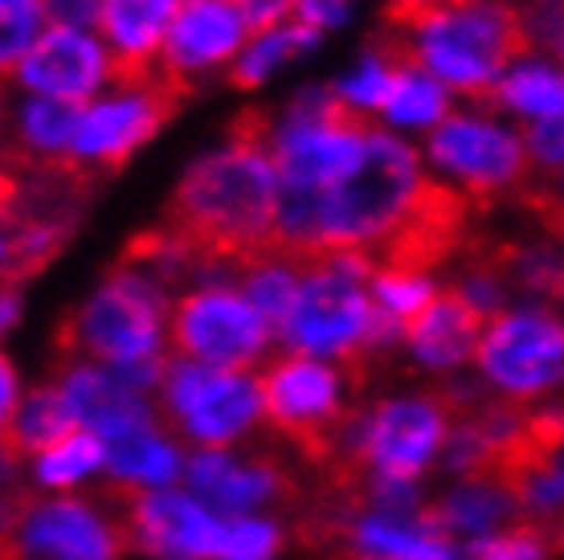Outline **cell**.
<instances>
[{
	"label": "cell",
	"mask_w": 564,
	"mask_h": 560,
	"mask_svg": "<svg viewBox=\"0 0 564 560\" xmlns=\"http://www.w3.org/2000/svg\"><path fill=\"white\" fill-rule=\"evenodd\" d=\"M279 164L262 115H246L217 152L200 155L176 184L169 229L221 258H254L274 246Z\"/></svg>",
	"instance_id": "1"
},
{
	"label": "cell",
	"mask_w": 564,
	"mask_h": 560,
	"mask_svg": "<svg viewBox=\"0 0 564 560\" xmlns=\"http://www.w3.org/2000/svg\"><path fill=\"white\" fill-rule=\"evenodd\" d=\"M176 294L135 262H119L66 320L62 344L78 360L115 368L140 389L155 392L172 360Z\"/></svg>",
	"instance_id": "2"
},
{
	"label": "cell",
	"mask_w": 564,
	"mask_h": 560,
	"mask_svg": "<svg viewBox=\"0 0 564 560\" xmlns=\"http://www.w3.org/2000/svg\"><path fill=\"white\" fill-rule=\"evenodd\" d=\"M372 270L365 254L307 258L295 311L279 332V352L315 356L327 365H352L381 348V315L372 303Z\"/></svg>",
	"instance_id": "3"
},
{
	"label": "cell",
	"mask_w": 564,
	"mask_h": 560,
	"mask_svg": "<svg viewBox=\"0 0 564 560\" xmlns=\"http://www.w3.org/2000/svg\"><path fill=\"white\" fill-rule=\"evenodd\" d=\"M454 418V406L437 392H389L352 409L332 442L365 478L430 483L442 471Z\"/></svg>",
	"instance_id": "4"
},
{
	"label": "cell",
	"mask_w": 564,
	"mask_h": 560,
	"mask_svg": "<svg viewBox=\"0 0 564 560\" xmlns=\"http://www.w3.org/2000/svg\"><path fill=\"white\" fill-rule=\"evenodd\" d=\"M532 45L523 17L503 0H458L410 25V54L437 83L491 90L511 71V57Z\"/></svg>",
	"instance_id": "5"
},
{
	"label": "cell",
	"mask_w": 564,
	"mask_h": 560,
	"mask_svg": "<svg viewBox=\"0 0 564 560\" xmlns=\"http://www.w3.org/2000/svg\"><path fill=\"white\" fill-rule=\"evenodd\" d=\"M470 377L491 401L523 413L564 397V315L552 303H511L487 320Z\"/></svg>",
	"instance_id": "6"
},
{
	"label": "cell",
	"mask_w": 564,
	"mask_h": 560,
	"mask_svg": "<svg viewBox=\"0 0 564 560\" xmlns=\"http://www.w3.org/2000/svg\"><path fill=\"white\" fill-rule=\"evenodd\" d=\"M160 413L188 450L250 446L267 426L262 380L258 373L213 368L200 360L172 356L155 389Z\"/></svg>",
	"instance_id": "7"
},
{
	"label": "cell",
	"mask_w": 564,
	"mask_h": 560,
	"mask_svg": "<svg viewBox=\"0 0 564 560\" xmlns=\"http://www.w3.org/2000/svg\"><path fill=\"white\" fill-rule=\"evenodd\" d=\"M372 127L336 90H307L270 131V155L279 164V184L324 193L352 176L368 155Z\"/></svg>",
	"instance_id": "8"
},
{
	"label": "cell",
	"mask_w": 564,
	"mask_h": 560,
	"mask_svg": "<svg viewBox=\"0 0 564 560\" xmlns=\"http://www.w3.org/2000/svg\"><path fill=\"white\" fill-rule=\"evenodd\" d=\"M9 560H123L131 552L123 507L90 495L21 491L4 516Z\"/></svg>",
	"instance_id": "9"
},
{
	"label": "cell",
	"mask_w": 564,
	"mask_h": 560,
	"mask_svg": "<svg viewBox=\"0 0 564 560\" xmlns=\"http://www.w3.org/2000/svg\"><path fill=\"white\" fill-rule=\"evenodd\" d=\"M172 356L213 368L262 373L279 356V332L246 299L238 282H200L176 294L172 308Z\"/></svg>",
	"instance_id": "10"
},
{
	"label": "cell",
	"mask_w": 564,
	"mask_h": 560,
	"mask_svg": "<svg viewBox=\"0 0 564 560\" xmlns=\"http://www.w3.org/2000/svg\"><path fill=\"white\" fill-rule=\"evenodd\" d=\"M184 95V83L172 78L164 62H152L143 71L115 74V90L107 98L86 103L74 131V164L115 169L128 160L155 127L164 123Z\"/></svg>",
	"instance_id": "11"
},
{
	"label": "cell",
	"mask_w": 564,
	"mask_h": 560,
	"mask_svg": "<svg viewBox=\"0 0 564 560\" xmlns=\"http://www.w3.org/2000/svg\"><path fill=\"white\" fill-rule=\"evenodd\" d=\"M262 406L267 426L291 442H324L336 438L344 418L352 413V385L344 365H327L315 356L279 352L262 373Z\"/></svg>",
	"instance_id": "12"
},
{
	"label": "cell",
	"mask_w": 564,
	"mask_h": 560,
	"mask_svg": "<svg viewBox=\"0 0 564 560\" xmlns=\"http://www.w3.org/2000/svg\"><path fill=\"white\" fill-rule=\"evenodd\" d=\"M128 545L143 560H217L226 516L184 487L123 499Z\"/></svg>",
	"instance_id": "13"
},
{
	"label": "cell",
	"mask_w": 564,
	"mask_h": 560,
	"mask_svg": "<svg viewBox=\"0 0 564 560\" xmlns=\"http://www.w3.org/2000/svg\"><path fill=\"white\" fill-rule=\"evenodd\" d=\"M184 487L226 519L267 516L286 499V471L254 446L193 450Z\"/></svg>",
	"instance_id": "14"
},
{
	"label": "cell",
	"mask_w": 564,
	"mask_h": 560,
	"mask_svg": "<svg viewBox=\"0 0 564 560\" xmlns=\"http://www.w3.org/2000/svg\"><path fill=\"white\" fill-rule=\"evenodd\" d=\"M430 160L470 189H508L523 176L528 143L487 115H446L430 131Z\"/></svg>",
	"instance_id": "15"
},
{
	"label": "cell",
	"mask_w": 564,
	"mask_h": 560,
	"mask_svg": "<svg viewBox=\"0 0 564 560\" xmlns=\"http://www.w3.org/2000/svg\"><path fill=\"white\" fill-rule=\"evenodd\" d=\"M57 385L70 401V413L78 421V430L95 434L107 446L115 438H128L143 426L164 421L155 392L140 389L135 380H128L115 368H102L95 360H78L70 356L66 365L57 368Z\"/></svg>",
	"instance_id": "16"
},
{
	"label": "cell",
	"mask_w": 564,
	"mask_h": 560,
	"mask_svg": "<svg viewBox=\"0 0 564 560\" xmlns=\"http://www.w3.org/2000/svg\"><path fill=\"white\" fill-rule=\"evenodd\" d=\"M13 74L29 95L86 107V98L99 95V86L111 78V57L90 29L50 25L42 42L17 62Z\"/></svg>",
	"instance_id": "17"
},
{
	"label": "cell",
	"mask_w": 564,
	"mask_h": 560,
	"mask_svg": "<svg viewBox=\"0 0 564 560\" xmlns=\"http://www.w3.org/2000/svg\"><path fill=\"white\" fill-rule=\"evenodd\" d=\"M348 560H466V548L437 528L430 511H381L360 504L344 519Z\"/></svg>",
	"instance_id": "18"
},
{
	"label": "cell",
	"mask_w": 564,
	"mask_h": 560,
	"mask_svg": "<svg viewBox=\"0 0 564 560\" xmlns=\"http://www.w3.org/2000/svg\"><path fill=\"white\" fill-rule=\"evenodd\" d=\"M532 442V418L503 401H482L475 409H463L454 418L442 475H487V471H508Z\"/></svg>",
	"instance_id": "19"
},
{
	"label": "cell",
	"mask_w": 564,
	"mask_h": 560,
	"mask_svg": "<svg viewBox=\"0 0 564 560\" xmlns=\"http://www.w3.org/2000/svg\"><path fill=\"white\" fill-rule=\"evenodd\" d=\"M430 519L454 545L475 548L487 536L503 532L511 524H520V504L511 491L508 471H487V475H458L446 478L430 495Z\"/></svg>",
	"instance_id": "20"
},
{
	"label": "cell",
	"mask_w": 564,
	"mask_h": 560,
	"mask_svg": "<svg viewBox=\"0 0 564 560\" xmlns=\"http://www.w3.org/2000/svg\"><path fill=\"white\" fill-rule=\"evenodd\" d=\"M482 320L475 308H466L454 291H442L437 303L425 311L422 320L410 323L405 332V356L417 373H430V377H463L475 368V356H479V340H482Z\"/></svg>",
	"instance_id": "21"
},
{
	"label": "cell",
	"mask_w": 564,
	"mask_h": 560,
	"mask_svg": "<svg viewBox=\"0 0 564 560\" xmlns=\"http://www.w3.org/2000/svg\"><path fill=\"white\" fill-rule=\"evenodd\" d=\"M246 17L234 0H184L181 17L172 25L160 62L169 66L172 78H188L197 71H209L217 62L246 50Z\"/></svg>",
	"instance_id": "22"
},
{
	"label": "cell",
	"mask_w": 564,
	"mask_h": 560,
	"mask_svg": "<svg viewBox=\"0 0 564 560\" xmlns=\"http://www.w3.org/2000/svg\"><path fill=\"white\" fill-rule=\"evenodd\" d=\"M188 454L193 450L172 434L169 421L143 426L135 434L107 442V487L123 499L181 487L188 475Z\"/></svg>",
	"instance_id": "23"
},
{
	"label": "cell",
	"mask_w": 564,
	"mask_h": 560,
	"mask_svg": "<svg viewBox=\"0 0 564 560\" xmlns=\"http://www.w3.org/2000/svg\"><path fill=\"white\" fill-rule=\"evenodd\" d=\"M13 466L21 471V491L33 495H90L107 487V446L86 430H70L37 454L13 459Z\"/></svg>",
	"instance_id": "24"
},
{
	"label": "cell",
	"mask_w": 564,
	"mask_h": 560,
	"mask_svg": "<svg viewBox=\"0 0 564 560\" xmlns=\"http://www.w3.org/2000/svg\"><path fill=\"white\" fill-rule=\"evenodd\" d=\"M184 0H102V33L115 54V74L143 71L164 54Z\"/></svg>",
	"instance_id": "25"
},
{
	"label": "cell",
	"mask_w": 564,
	"mask_h": 560,
	"mask_svg": "<svg viewBox=\"0 0 564 560\" xmlns=\"http://www.w3.org/2000/svg\"><path fill=\"white\" fill-rule=\"evenodd\" d=\"M523 524L544 532L564 528V434H532L523 454L508 466Z\"/></svg>",
	"instance_id": "26"
},
{
	"label": "cell",
	"mask_w": 564,
	"mask_h": 560,
	"mask_svg": "<svg viewBox=\"0 0 564 560\" xmlns=\"http://www.w3.org/2000/svg\"><path fill=\"white\" fill-rule=\"evenodd\" d=\"M70 430H78V421L70 413V401L57 380H42V385H29V392L21 397V406L4 418V442L13 459H29L45 450L50 442L66 438Z\"/></svg>",
	"instance_id": "27"
},
{
	"label": "cell",
	"mask_w": 564,
	"mask_h": 560,
	"mask_svg": "<svg viewBox=\"0 0 564 560\" xmlns=\"http://www.w3.org/2000/svg\"><path fill=\"white\" fill-rule=\"evenodd\" d=\"M303 274H307V258L270 246V250H262V254H254V258H246V262H241L238 287L246 291V299L262 311V320H267L274 332H282L286 315L295 311Z\"/></svg>",
	"instance_id": "28"
},
{
	"label": "cell",
	"mask_w": 564,
	"mask_h": 560,
	"mask_svg": "<svg viewBox=\"0 0 564 560\" xmlns=\"http://www.w3.org/2000/svg\"><path fill=\"white\" fill-rule=\"evenodd\" d=\"M381 115L397 127H437L446 119V83H437L425 66L413 62L410 45H397L393 83Z\"/></svg>",
	"instance_id": "29"
},
{
	"label": "cell",
	"mask_w": 564,
	"mask_h": 560,
	"mask_svg": "<svg viewBox=\"0 0 564 560\" xmlns=\"http://www.w3.org/2000/svg\"><path fill=\"white\" fill-rule=\"evenodd\" d=\"M437 282L430 270L417 267H393V262H377L372 270V303L384 323H393L401 332H410L413 320H422L425 311L437 303Z\"/></svg>",
	"instance_id": "30"
},
{
	"label": "cell",
	"mask_w": 564,
	"mask_h": 560,
	"mask_svg": "<svg viewBox=\"0 0 564 560\" xmlns=\"http://www.w3.org/2000/svg\"><path fill=\"white\" fill-rule=\"evenodd\" d=\"M495 98L520 115L532 119H556L564 115V71L544 66V62H523L503 74V83L495 86Z\"/></svg>",
	"instance_id": "31"
},
{
	"label": "cell",
	"mask_w": 564,
	"mask_h": 560,
	"mask_svg": "<svg viewBox=\"0 0 564 560\" xmlns=\"http://www.w3.org/2000/svg\"><path fill=\"white\" fill-rule=\"evenodd\" d=\"M78 115L83 107L74 103H57V98L33 95L17 115V127H21V143H25V155H42V160H57L62 152L74 148V131H78Z\"/></svg>",
	"instance_id": "32"
},
{
	"label": "cell",
	"mask_w": 564,
	"mask_h": 560,
	"mask_svg": "<svg viewBox=\"0 0 564 560\" xmlns=\"http://www.w3.org/2000/svg\"><path fill=\"white\" fill-rule=\"evenodd\" d=\"M315 42H319V29L303 25V21H295V25H279V29H270V33H258L254 42L238 54L234 83H238V86L267 83L282 62H291L295 54H307Z\"/></svg>",
	"instance_id": "33"
},
{
	"label": "cell",
	"mask_w": 564,
	"mask_h": 560,
	"mask_svg": "<svg viewBox=\"0 0 564 560\" xmlns=\"http://www.w3.org/2000/svg\"><path fill=\"white\" fill-rule=\"evenodd\" d=\"M282 552H286V524L267 511V516L226 519L217 560H279Z\"/></svg>",
	"instance_id": "34"
},
{
	"label": "cell",
	"mask_w": 564,
	"mask_h": 560,
	"mask_svg": "<svg viewBox=\"0 0 564 560\" xmlns=\"http://www.w3.org/2000/svg\"><path fill=\"white\" fill-rule=\"evenodd\" d=\"M511 287L532 294V303H552L564 294V254L549 246H528V250H511L503 262Z\"/></svg>",
	"instance_id": "35"
},
{
	"label": "cell",
	"mask_w": 564,
	"mask_h": 560,
	"mask_svg": "<svg viewBox=\"0 0 564 560\" xmlns=\"http://www.w3.org/2000/svg\"><path fill=\"white\" fill-rule=\"evenodd\" d=\"M393 66H397V45L372 50V54H365V62H360L352 74L339 78L336 95L344 98L356 115L381 111L384 95H389V83H393Z\"/></svg>",
	"instance_id": "36"
},
{
	"label": "cell",
	"mask_w": 564,
	"mask_h": 560,
	"mask_svg": "<svg viewBox=\"0 0 564 560\" xmlns=\"http://www.w3.org/2000/svg\"><path fill=\"white\" fill-rule=\"evenodd\" d=\"M45 21H50L45 0H0V25H4L0 54L9 71H17V62L45 37Z\"/></svg>",
	"instance_id": "37"
},
{
	"label": "cell",
	"mask_w": 564,
	"mask_h": 560,
	"mask_svg": "<svg viewBox=\"0 0 564 560\" xmlns=\"http://www.w3.org/2000/svg\"><path fill=\"white\" fill-rule=\"evenodd\" d=\"M552 540L536 524H511L503 532L487 536L475 548H466V560H549Z\"/></svg>",
	"instance_id": "38"
},
{
	"label": "cell",
	"mask_w": 564,
	"mask_h": 560,
	"mask_svg": "<svg viewBox=\"0 0 564 560\" xmlns=\"http://www.w3.org/2000/svg\"><path fill=\"white\" fill-rule=\"evenodd\" d=\"M430 483L417 478H365V504L381 511H425L430 507Z\"/></svg>",
	"instance_id": "39"
},
{
	"label": "cell",
	"mask_w": 564,
	"mask_h": 560,
	"mask_svg": "<svg viewBox=\"0 0 564 560\" xmlns=\"http://www.w3.org/2000/svg\"><path fill=\"white\" fill-rule=\"evenodd\" d=\"M528 155L540 160L544 169H556L564 164V115L556 119H536V123L528 127Z\"/></svg>",
	"instance_id": "40"
},
{
	"label": "cell",
	"mask_w": 564,
	"mask_h": 560,
	"mask_svg": "<svg viewBox=\"0 0 564 560\" xmlns=\"http://www.w3.org/2000/svg\"><path fill=\"white\" fill-rule=\"evenodd\" d=\"M45 9L62 29H90L102 21V0H45Z\"/></svg>",
	"instance_id": "41"
},
{
	"label": "cell",
	"mask_w": 564,
	"mask_h": 560,
	"mask_svg": "<svg viewBox=\"0 0 564 560\" xmlns=\"http://www.w3.org/2000/svg\"><path fill=\"white\" fill-rule=\"evenodd\" d=\"M238 4V13L246 17V25L254 29V33H270V29L282 25V17L299 9V0H234Z\"/></svg>",
	"instance_id": "42"
},
{
	"label": "cell",
	"mask_w": 564,
	"mask_h": 560,
	"mask_svg": "<svg viewBox=\"0 0 564 560\" xmlns=\"http://www.w3.org/2000/svg\"><path fill=\"white\" fill-rule=\"evenodd\" d=\"M352 4L356 0H299V21L324 33V29L344 25L352 17Z\"/></svg>",
	"instance_id": "43"
},
{
	"label": "cell",
	"mask_w": 564,
	"mask_h": 560,
	"mask_svg": "<svg viewBox=\"0 0 564 560\" xmlns=\"http://www.w3.org/2000/svg\"><path fill=\"white\" fill-rule=\"evenodd\" d=\"M29 392V385H25V377L17 373V360H0V421L9 418L17 406H21V397Z\"/></svg>",
	"instance_id": "44"
},
{
	"label": "cell",
	"mask_w": 564,
	"mask_h": 560,
	"mask_svg": "<svg viewBox=\"0 0 564 560\" xmlns=\"http://www.w3.org/2000/svg\"><path fill=\"white\" fill-rule=\"evenodd\" d=\"M446 4H458V0H393V4H389V13H393V21H401V25L410 29V25H417L422 17L446 9Z\"/></svg>",
	"instance_id": "45"
},
{
	"label": "cell",
	"mask_w": 564,
	"mask_h": 560,
	"mask_svg": "<svg viewBox=\"0 0 564 560\" xmlns=\"http://www.w3.org/2000/svg\"><path fill=\"white\" fill-rule=\"evenodd\" d=\"M17 315H21V294H17V287L9 282V287H4V299H0V327L13 332Z\"/></svg>",
	"instance_id": "46"
},
{
	"label": "cell",
	"mask_w": 564,
	"mask_h": 560,
	"mask_svg": "<svg viewBox=\"0 0 564 560\" xmlns=\"http://www.w3.org/2000/svg\"><path fill=\"white\" fill-rule=\"evenodd\" d=\"M556 545H561V548H564V528H561V532H556Z\"/></svg>",
	"instance_id": "47"
},
{
	"label": "cell",
	"mask_w": 564,
	"mask_h": 560,
	"mask_svg": "<svg viewBox=\"0 0 564 560\" xmlns=\"http://www.w3.org/2000/svg\"><path fill=\"white\" fill-rule=\"evenodd\" d=\"M561 229H564V209H561Z\"/></svg>",
	"instance_id": "48"
}]
</instances>
